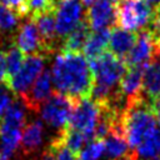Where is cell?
<instances>
[{
    "instance_id": "7402d4cb",
    "label": "cell",
    "mask_w": 160,
    "mask_h": 160,
    "mask_svg": "<svg viewBox=\"0 0 160 160\" xmlns=\"http://www.w3.org/2000/svg\"><path fill=\"white\" fill-rule=\"evenodd\" d=\"M18 25V16L9 8L0 4V32L10 31Z\"/></svg>"
},
{
    "instance_id": "52a82bcc",
    "label": "cell",
    "mask_w": 160,
    "mask_h": 160,
    "mask_svg": "<svg viewBox=\"0 0 160 160\" xmlns=\"http://www.w3.org/2000/svg\"><path fill=\"white\" fill-rule=\"evenodd\" d=\"M85 18L81 0H59L55 5L56 36L64 39Z\"/></svg>"
},
{
    "instance_id": "ffe728a7",
    "label": "cell",
    "mask_w": 160,
    "mask_h": 160,
    "mask_svg": "<svg viewBox=\"0 0 160 160\" xmlns=\"http://www.w3.org/2000/svg\"><path fill=\"white\" fill-rule=\"evenodd\" d=\"M22 60H24V54L20 51V49L15 45H10L5 52V62H6V81H5V84H8L9 80L20 70V68L24 62Z\"/></svg>"
},
{
    "instance_id": "7a4b0ae2",
    "label": "cell",
    "mask_w": 160,
    "mask_h": 160,
    "mask_svg": "<svg viewBox=\"0 0 160 160\" xmlns=\"http://www.w3.org/2000/svg\"><path fill=\"white\" fill-rule=\"evenodd\" d=\"M25 124V105L14 100L0 120V155L4 160H10L18 150Z\"/></svg>"
},
{
    "instance_id": "30bf717a",
    "label": "cell",
    "mask_w": 160,
    "mask_h": 160,
    "mask_svg": "<svg viewBox=\"0 0 160 160\" xmlns=\"http://www.w3.org/2000/svg\"><path fill=\"white\" fill-rule=\"evenodd\" d=\"M91 30L109 29L116 24V2L114 0H95L85 14Z\"/></svg>"
},
{
    "instance_id": "4dcf8cb0",
    "label": "cell",
    "mask_w": 160,
    "mask_h": 160,
    "mask_svg": "<svg viewBox=\"0 0 160 160\" xmlns=\"http://www.w3.org/2000/svg\"><path fill=\"white\" fill-rule=\"evenodd\" d=\"M114 1H115V2H116V1H118V0H114Z\"/></svg>"
},
{
    "instance_id": "4316f807",
    "label": "cell",
    "mask_w": 160,
    "mask_h": 160,
    "mask_svg": "<svg viewBox=\"0 0 160 160\" xmlns=\"http://www.w3.org/2000/svg\"><path fill=\"white\" fill-rule=\"evenodd\" d=\"M150 104H151V109H152L154 116L156 119V122L160 126V100H155V101H152Z\"/></svg>"
},
{
    "instance_id": "f1b7e54d",
    "label": "cell",
    "mask_w": 160,
    "mask_h": 160,
    "mask_svg": "<svg viewBox=\"0 0 160 160\" xmlns=\"http://www.w3.org/2000/svg\"><path fill=\"white\" fill-rule=\"evenodd\" d=\"M94 1H95V0H81L82 5H85V6H90V5H91Z\"/></svg>"
},
{
    "instance_id": "8fae6325",
    "label": "cell",
    "mask_w": 160,
    "mask_h": 160,
    "mask_svg": "<svg viewBox=\"0 0 160 160\" xmlns=\"http://www.w3.org/2000/svg\"><path fill=\"white\" fill-rule=\"evenodd\" d=\"M30 19L35 22L39 36L41 40L42 50L45 54L50 55L55 51L56 45V28H55V11H44L31 15Z\"/></svg>"
},
{
    "instance_id": "d6986e66",
    "label": "cell",
    "mask_w": 160,
    "mask_h": 160,
    "mask_svg": "<svg viewBox=\"0 0 160 160\" xmlns=\"http://www.w3.org/2000/svg\"><path fill=\"white\" fill-rule=\"evenodd\" d=\"M109 36H110L109 29L96 30L92 34H90L88 41L85 42V45L82 48L84 56L89 61H91V60L99 58L101 54H104L105 49L109 44Z\"/></svg>"
},
{
    "instance_id": "4fadbf2b",
    "label": "cell",
    "mask_w": 160,
    "mask_h": 160,
    "mask_svg": "<svg viewBox=\"0 0 160 160\" xmlns=\"http://www.w3.org/2000/svg\"><path fill=\"white\" fill-rule=\"evenodd\" d=\"M144 69L145 66H129L122 75L119 84V90L126 102L142 96Z\"/></svg>"
},
{
    "instance_id": "83f0119b",
    "label": "cell",
    "mask_w": 160,
    "mask_h": 160,
    "mask_svg": "<svg viewBox=\"0 0 160 160\" xmlns=\"http://www.w3.org/2000/svg\"><path fill=\"white\" fill-rule=\"evenodd\" d=\"M154 60L160 62V41H159L158 45H156V54H155V59H154Z\"/></svg>"
},
{
    "instance_id": "f546056e",
    "label": "cell",
    "mask_w": 160,
    "mask_h": 160,
    "mask_svg": "<svg viewBox=\"0 0 160 160\" xmlns=\"http://www.w3.org/2000/svg\"><path fill=\"white\" fill-rule=\"evenodd\" d=\"M148 1L154 6H160V0H148Z\"/></svg>"
},
{
    "instance_id": "603a6c76",
    "label": "cell",
    "mask_w": 160,
    "mask_h": 160,
    "mask_svg": "<svg viewBox=\"0 0 160 160\" xmlns=\"http://www.w3.org/2000/svg\"><path fill=\"white\" fill-rule=\"evenodd\" d=\"M28 1L29 0H0V4L14 11L18 18H25L30 15V8Z\"/></svg>"
},
{
    "instance_id": "5b68a950",
    "label": "cell",
    "mask_w": 160,
    "mask_h": 160,
    "mask_svg": "<svg viewBox=\"0 0 160 160\" xmlns=\"http://www.w3.org/2000/svg\"><path fill=\"white\" fill-rule=\"evenodd\" d=\"M100 105L92 99H81L76 102L69 128L85 134L90 140L95 139V130L100 120Z\"/></svg>"
},
{
    "instance_id": "5bb4252c",
    "label": "cell",
    "mask_w": 160,
    "mask_h": 160,
    "mask_svg": "<svg viewBox=\"0 0 160 160\" xmlns=\"http://www.w3.org/2000/svg\"><path fill=\"white\" fill-rule=\"evenodd\" d=\"M138 34L132 31L124 30L119 26L110 29V36H109V44L110 52L118 56L119 59L124 60L125 56L129 54L131 48L134 46L136 41Z\"/></svg>"
},
{
    "instance_id": "2e32d148",
    "label": "cell",
    "mask_w": 160,
    "mask_h": 160,
    "mask_svg": "<svg viewBox=\"0 0 160 160\" xmlns=\"http://www.w3.org/2000/svg\"><path fill=\"white\" fill-rule=\"evenodd\" d=\"M142 95L150 102L160 100V62L151 61L144 69Z\"/></svg>"
},
{
    "instance_id": "44dd1931",
    "label": "cell",
    "mask_w": 160,
    "mask_h": 160,
    "mask_svg": "<svg viewBox=\"0 0 160 160\" xmlns=\"http://www.w3.org/2000/svg\"><path fill=\"white\" fill-rule=\"evenodd\" d=\"M104 152V139H92L78 154V160H101Z\"/></svg>"
},
{
    "instance_id": "8992f818",
    "label": "cell",
    "mask_w": 160,
    "mask_h": 160,
    "mask_svg": "<svg viewBox=\"0 0 160 160\" xmlns=\"http://www.w3.org/2000/svg\"><path fill=\"white\" fill-rule=\"evenodd\" d=\"M48 56L49 55H46L44 52L28 55L26 59L24 60L20 70L9 80V82L6 85L15 94H18L20 96L24 95L31 88V85L39 78V75L41 74Z\"/></svg>"
},
{
    "instance_id": "cb8c5ba5",
    "label": "cell",
    "mask_w": 160,
    "mask_h": 160,
    "mask_svg": "<svg viewBox=\"0 0 160 160\" xmlns=\"http://www.w3.org/2000/svg\"><path fill=\"white\" fill-rule=\"evenodd\" d=\"M15 100V92L5 84L0 82V120Z\"/></svg>"
},
{
    "instance_id": "9a60e30c",
    "label": "cell",
    "mask_w": 160,
    "mask_h": 160,
    "mask_svg": "<svg viewBox=\"0 0 160 160\" xmlns=\"http://www.w3.org/2000/svg\"><path fill=\"white\" fill-rule=\"evenodd\" d=\"M44 139V124L41 120H32L22 129L20 148L24 155L34 154L42 144Z\"/></svg>"
},
{
    "instance_id": "6da1fadb",
    "label": "cell",
    "mask_w": 160,
    "mask_h": 160,
    "mask_svg": "<svg viewBox=\"0 0 160 160\" xmlns=\"http://www.w3.org/2000/svg\"><path fill=\"white\" fill-rule=\"evenodd\" d=\"M51 79L58 92L74 100L91 96L92 71L85 56L80 52L59 51L51 68Z\"/></svg>"
},
{
    "instance_id": "d4e9b609",
    "label": "cell",
    "mask_w": 160,
    "mask_h": 160,
    "mask_svg": "<svg viewBox=\"0 0 160 160\" xmlns=\"http://www.w3.org/2000/svg\"><path fill=\"white\" fill-rule=\"evenodd\" d=\"M29 8H30V15H35L44 11H55V5L50 0H29Z\"/></svg>"
},
{
    "instance_id": "ac0fdd59",
    "label": "cell",
    "mask_w": 160,
    "mask_h": 160,
    "mask_svg": "<svg viewBox=\"0 0 160 160\" xmlns=\"http://www.w3.org/2000/svg\"><path fill=\"white\" fill-rule=\"evenodd\" d=\"M90 26L84 18L80 24L68 35L64 38L60 51H69V52H80L89 39L90 35Z\"/></svg>"
},
{
    "instance_id": "e0dca14e",
    "label": "cell",
    "mask_w": 160,
    "mask_h": 160,
    "mask_svg": "<svg viewBox=\"0 0 160 160\" xmlns=\"http://www.w3.org/2000/svg\"><path fill=\"white\" fill-rule=\"evenodd\" d=\"M132 152L136 160H160V128L152 129Z\"/></svg>"
},
{
    "instance_id": "484cf974",
    "label": "cell",
    "mask_w": 160,
    "mask_h": 160,
    "mask_svg": "<svg viewBox=\"0 0 160 160\" xmlns=\"http://www.w3.org/2000/svg\"><path fill=\"white\" fill-rule=\"evenodd\" d=\"M6 81V62H5V54L0 51V82Z\"/></svg>"
},
{
    "instance_id": "3957f363",
    "label": "cell",
    "mask_w": 160,
    "mask_h": 160,
    "mask_svg": "<svg viewBox=\"0 0 160 160\" xmlns=\"http://www.w3.org/2000/svg\"><path fill=\"white\" fill-rule=\"evenodd\" d=\"M155 11L148 0H118L116 25L128 31H141L151 24Z\"/></svg>"
},
{
    "instance_id": "ba28073f",
    "label": "cell",
    "mask_w": 160,
    "mask_h": 160,
    "mask_svg": "<svg viewBox=\"0 0 160 160\" xmlns=\"http://www.w3.org/2000/svg\"><path fill=\"white\" fill-rule=\"evenodd\" d=\"M156 45L158 41L154 35L148 30L144 29L139 31L136 41L129 54L125 56L124 62L126 66H146L155 59L156 54Z\"/></svg>"
},
{
    "instance_id": "9c48e42d",
    "label": "cell",
    "mask_w": 160,
    "mask_h": 160,
    "mask_svg": "<svg viewBox=\"0 0 160 160\" xmlns=\"http://www.w3.org/2000/svg\"><path fill=\"white\" fill-rule=\"evenodd\" d=\"M51 94H52L51 71L45 70L39 75V78L35 80L31 88L20 98L26 109H29L30 111L38 112L40 111L44 102L51 96Z\"/></svg>"
},
{
    "instance_id": "277c9868",
    "label": "cell",
    "mask_w": 160,
    "mask_h": 160,
    "mask_svg": "<svg viewBox=\"0 0 160 160\" xmlns=\"http://www.w3.org/2000/svg\"><path fill=\"white\" fill-rule=\"evenodd\" d=\"M78 101L79 100H74L58 91L52 92L40 109L42 121L49 126L55 128L58 132L68 129L72 110Z\"/></svg>"
},
{
    "instance_id": "7c38bea8",
    "label": "cell",
    "mask_w": 160,
    "mask_h": 160,
    "mask_svg": "<svg viewBox=\"0 0 160 160\" xmlns=\"http://www.w3.org/2000/svg\"><path fill=\"white\" fill-rule=\"evenodd\" d=\"M16 46L20 49V51L24 55L44 52L38 28L31 19L24 21L20 25L16 35Z\"/></svg>"
}]
</instances>
